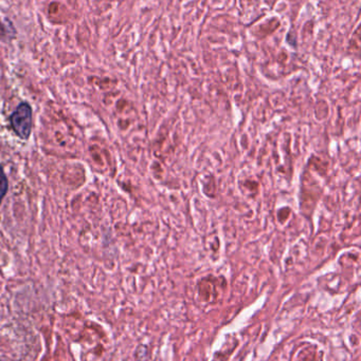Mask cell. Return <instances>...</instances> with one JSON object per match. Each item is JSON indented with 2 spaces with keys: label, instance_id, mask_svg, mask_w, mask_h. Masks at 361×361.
I'll return each instance as SVG.
<instances>
[{
  "label": "cell",
  "instance_id": "6da1fadb",
  "mask_svg": "<svg viewBox=\"0 0 361 361\" xmlns=\"http://www.w3.org/2000/svg\"><path fill=\"white\" fill-rule=\"evenodd\" d=\"M11 126L21 140L29 139L32 130V108L23 103L16 108L10 118Z\"/></svg>",
  "mask_w": 361,
  "mask_h": 361
},
{
  "label": "cell",
  "instance_id": "7a4b0ae2",
  "mask_svg": "<svg viewBox=\"0 0 361 361\" xmlns=\"http://www.w3.org/2000/svg\"><path fill=\"white\" fill-rule=\"evenodd\" d=\"M8 179H6V173H4L2 167L0 166V204H1L6 191H8Z\"/></svg>",
  "mask_w": 361,
  "mask_h": 361
},
{
  "label": "cell",
  "instance_id": "3957f363",
  "mask_svg": "<svg viewBox=\"0 0 361 361\" xmlns=\"http://www.w3.org/2000/svg\"><path fill=\"white\" fill-rule=\"evenodd\" d=\"M8 35V31H6V27L2 25L1 21H0V38L4 39V36Z\"/></svg>",
  "mask_w": 361,
  "mask_h": 361
}]
</instances>
